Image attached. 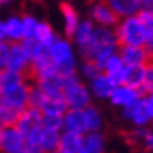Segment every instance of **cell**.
Masks as SVG:
<instances>
[{"label":"cell","mask_w":153,"mask_h":153,"mask_svg":"<svg viewBox=\"0 0 153 153\" xmlns=\"http://www.w3.org/2000/svg\"><path fill=\"white\" fill-rule=\"evenodd\" d=\"M117 48L119 44L114 31L105 27H95L91 42L85 50H81V56L85 58V61H94L103 71L106 61L117 53Z\"/></svg>","instance_id":"6da1fadb"},{"label":"cell","mask_w":153,"mask_h":153,"mask_svg":"<svg viewBox=\"0 0 153 153\" xmlns=\"http://www.w3.org/2000/svg\"><path fill=\"white\" fill-rule=\"evenodd\" d=\"M116 39L119 47H125V45H131V47H144L145 45V34H144V28L139 19L134 16L130 17H123L119 24H117L116 30Z\"/></svg>","instance_id":"7a4b0ae2"},{"label":"cell","mask_w":153,"mask_h":153,"mask_svg":"<svg viewBox=\"0 0 153 153\" xmlns=\"http://www.w3.org/2000/svg\"><path fill=\"white\" fill-rule=\"evenodd\" d=\"M64 80V91L62 97L67 103L69 109H78L83 111L91 105V91L85 86V83H81L76 75L67 76Z\"/></svg>","instance_id":"3957f363"},{"label":"cell","mask_w":153,"mask_h":153,"mask_svg":"<svg viewBox=\"0 0 153 153\" xmlns=\"http://www.w3.org/2000/svg\"><path fill=\"white\" fill-rule=\"evenodd\" d=\"M16 128L25 141L28 139H39V133L42 130V114L39 109L25 108L19 116Z\"/></svg>","instance_id":"277c9868"},{"label":"cell","mask_w":153,"mask_h":153,"mask_svg":"<svg viewBox=\"0 0 153 153\" xmlns=\"http://www.w3.org/2000/svg\"><path fill=\"white\" fill-rule=\"evenodd\" d=\"M122 116L128 119L134 125V128H145L152 122L150 120V113H149V105H147V97H141L137 102L127 108H122Z\"/></svg>","instance_id":"5b68a950"},{"label":"cell","mask_w":153,"mask_h":153,"mask_svg":"<svg viewBox=\"0 0 153 153\" xmlns=\"http://www.w3.org/2000/svg\"><path fill=\"white\" fill-rule=\"evenodd\" d=\"M28 92H30V85L28 83H22V85L16 86L14 89L0 95V105L10 106L17 111H24L28 106Z\"/></svg>","instance_id":"8992f818"},{"label":"cell","mask_w":153,"mask_h":153,"mask_svg":"<svg viewBox=\"0 0 153 153\" xmlns=\"http://www.w3.org/2000/svg\"><path fill=\"white\" fill-rule=\"evenodd\" d=\"M91 17L95 24H99L100 27H105V28L117 27V24L120 22V17L102 0L91 6Z\"/></svg>","instance_id":"52a82bcc"},{"label":"cell","mask_w":153,"mask_h":153,"mask_svg":"<svg viewBox=\"0 0 153 153\" xmlns=\"http://www.w3.org/2000/svg\"><path fill=\"white\" fill-rule=\"evenodd\" d=\"M117 55L120 56L125 66H145L150 61V55L145 47H131V45L119 47Z\"/></svg>","instance_id":"ba28073f"},{"label":"cell","mask_w":153,"mask_h":153,"mask_svg":"<svg viewBox=\"0 0 153 153\" xmlns=\"http://www.w3.org/2000/svg\"><path fill=\"white\" fill-rule=\"evenodd\" d=\"M141 97H144V95L139 91H136V89H131V88L125 86V85H119L114 89V92L109 97V100L114 106L127 108L130 105H133L134 102H137Z\"/></svg>","instance_id":"9c48e42d"},{"label":"cell","mask_w":153,"mask_h":153,"mask_svg":"<svg viewBox=\"0 0 153 153\" xmlns=\"http://www.w3.org/2000/svg\"><path fill=\"white\" fill-rule=\"evenodd\" d=\"M28 66H30V61L27 58L20 42H11V52H10V59H8L6 69L24 75L25 71L28 69Z\"/></svg>","instance_id":"30bf717a"},{"label":"cell","mask_w":153,"mask_h":153,"mask_svg":"<svg viewBox=\"0 0 153 153\" xmlns=\"http://www.w3.org/2000/svg\"><path fill=\"white\" fill-rule=\"evenodd\" d=\"M33 86H36L45 97H61L64 91V80L58 74H55L47 78L38 80Z\"/></svg>","instance_id":"8fae6325"},{"label":"cell","mask_w":153,"mask_h":153,"mask_svg":"<svg viewBox=\"0 0 153 153\" xmlns=\"http://www.w3.org/2000/svg\"><path fill=\"white\" fill-rule=\"evenodd\" d=\"M59 10L62 13V16H64V33H66V38L67 39H74L75 33H76V28H78V25H80L78 13H76V10L69 2H61L59 3Z\"/></svg>","instance_id":"7c38bea8"},{"label":"cell","mask_w":153,"mask_h":153,"mask_svg":"<svg viewBox=\"0 0 153 153\" xmlns=\"http://www.w3.org/2000/svg\"><path fill=\"white\" fill-rule=\"evenodd\" d=\"M64 120V130L66 131H71V133H78L85 136L88 133V128H86V120H85V114L83 111L78 109H69L67 113L62 117Z\"/></svg>","instance_id":"4fadbf2b"},{"label":"cell","mask_w":153,"mask_h":153,"mask_svg":"<svg viewBox=\"0 0 153 153\" xmlns=\"http://www.w3.org/2000/svg\"><path fill=\"white\" fill-rule=\"evenodd\" d=\"M144 78H145V66H127L120 85H125V86L141 92Z\"/></svg>","instance_id":"5bb4252c"},{"label":"cell","mask_w":153,"mask_h":153,"mask_svg":"<svg viewBox=\"0 0 153 153\" xmlns=\"http://www.w3.org/2000/svg\"><path fill=\"white\" fill-rule=\"evenodd\" d=\"M116 88H117V85L103 72L91 81V91L97 99H109Z\"/></svg>","instance_id":"9a60e30c"},{"label":"cell","mask_w":153,"mask_h":153,"mask_svg":"<svg viewBox=\"0 0 153 153\" xmlns=\"http://www.w3.org/2000/svg\"><path fill=\"white\" fill-rule=\"evenodd\" d=\"M39 111L42 116H61L64 117V114L69 111V106L64 100V97H45L42 105L39 106Z\"/></svg>","instance_id":"2e32d148"},{"label":"cell","mask_w":153,"mask_h":153,"mask_svg":"<svg viewBox=\"0 0 153 153\" xmlns=\"http://www.w3.org/2000/svg\"><path fill=\"white\" fill-rule=\"evenodd\" d=\"M83 150V134L64 131L61 133L56 153H80Z\"/></svg>","instance_id":"e0dca14e"},{"label":"cell","mask_w":153,"mask_h":153,"mask_svg":"<svg viewBox=\"0 0 153 153\" xmlns=\"http://www.w3.org/2000/svg\"><path fill=\"white\" fill-rule=\"evenodd\" d=\"M102 2L106 3L109 8L122 19L134 16L136 13L141 10L137 0H102Z\"/></svg>","instance_id":"ac0fdd59"},{"label":"cell","mask_w":153,"mask_h":153,"mask_svg":"<svg viewBox=\"0 0 153 153\" xmlns=\"http://www.w3.org/2000/svg\"><path fill=\"white\" fill-rule=\"evenodd\" d=\"M50 58H52L53 64L56 67L61 66V64H64L66 61L72 59L74 55H72L71 44H69L67 41H64V39H58L50 48Z\"/></svg>","instance_id":"d6986e66"},{"label":"cell","mask_w":153,"mask_h":153,"mask_svg":"<svg viewBox=\"0 0 153 153\" xmlns=\"http://www.w3.org/2000/svg\"><path fill=\"white\" fill-rule=\"evenodd\" d=\"M61 139V131L42 128L39 133V147L44 153H56Z\"/></svg>","instance_id":"ffe728a7"},{"label":"cell","mask_w":153,"mask_h":153,"mask_svg":"<svg viewBox=\"0 0 153 153\" xmlns=\"http://www.w3.org/2000/svg\"><path fill=\"white\" fill-rule=\"evenodd\" d=\"M33 38L36 39L41 45H44V47H47V48H52V45L59 39V38L56 36V33L53 31V28L50 27V24L44 22V20L38 22L36 31H34V36H33Z\"/></svg>","instance_id":"44dd1931"},{"label":"cell","mask_w":153,"mask_h":153,"mask_svg":"<svg viewBox=\"0 0 153 153\" xmlns=\"http://www.w3.org/2000/svg\"><path fill=\"white\" fill-rule=\"evenodd\" d=\"M125 67L127 66L123 64V61L120 59V56L116 53L106 61L105 67H103V74H106L109 78L119 86L122 83V76H123V72H125Z\"/></svg>","instance_id":"7402d4cb"},{"label":"cell","mask_w":153,"mask_h":153,"mask_svg":"<svg viewBox=\"0 0 153 153\" xmlns=\"http://www.w3.org/2000/svg\"><path fill=\"white\" fill-rule=\"evenodd\" d=\"M83 149L89 153H105L106 152V137L103 133H86L83 136Z\"/></svg>","instance_id":"603a6c76"},{"label":"cell","mask_w":153,"mask_h":153,"mask_svg":"<svg viewBox=\"0 0 153 153\" xmlns=\"http://www.w3.org/2000/svg\"><path fill=\"white\" fill-rule=\"evenodd\" d=\"M94 22L92 20H83V22H80L78 28H76V33H75V42L76 45L80 47V52L85 50V48L89 45V42H91L92 39V34H94Z\"/></svg>","instance_id":"cb8c5ba5"},{"label":"cell","mask_w":153,"mask_h":153,"mask_svg":"<svg viewBox=\"0 0 153 153\" xmlns=\"http://www.w3.org/2000/svg\"><path fill=\"white\" fill-rule=\"evenodd\" d=\"M22 83H25L22 74H17V72L5 69V71H2V74H0V95L11 91V89H14L16 86L22 85Z\"/></svg>","instance_id":"d4e9b609"},{"label":"cell","mask_w":153,"mask_h":153,"mask_svg":"<svg viewBox=\"0 0 153 153\" xmlns=\"http://www.w3.org/2000/svg\"><path fill=\"white\" fill-rule=\"evenodd\" d=\"M83 114H85L88 133H97V131L102 130L103 119H102V114H100V111H99L97 106L89 105L88 108L83 109Z\"/></svg>","instance_id":"484cf974"},{"label":"cell","mask_w":153,"mask_h":153,"mask_svg":"<svg viewBox=\"0 0 153 153\" xmlns=\"http://www.w3.org/2000/svg\"><path fill=\"white\" fill-rule=\"evenodd\" d=\"M5 33H6V39H10V42H22L24 41L22 19L10 17L5 22Z\"/></svg>","instance_id":"4316f807"},{"label":"cell","mask_w":153,"mask_h":153,"mask_svg":"<svg viewBox=\"0 0 153 153\" xmlns=\"http://www.w3.org/2000/svg\"><path fill=\"white\" fill-rule=\"evenodd\" d=\"M136 17L139 19L144 34H145V44L149 41H153V11L152 10H139L136 13Z\"/></svg>","instance_id":"83f0119b"},{"label":"cell","mask_w":153,"mask_h":153,"mask_svg":"<svg viewBox=\"0 0 153 153\" xmlns=\"http://www.w3.org/2000/svg\"><path fill=\"white\" fill-rule=\"evenodd\" d=\"M20 113H22V111L13 109V108L5 106V105H0V127H3V128L16 127Z\"/></svg>","instance_id":"f1b7e54d"},{"label":"cell","mask_w":153,"mask_h":153,"mask_svg":"<svg viewBox=\"0 0 153 153\" xmlns=\"http://www.w3.org/2000/svg\"><path fill=\"white\" fill-rule=\"evenodd\" d=\"M153 92V58L145 64V78H144V85L141 89L142 95H149Z\"/></svg>","instance_id":"f546056e"},{"label":"cell","mask_w":153,"mask_h":153,"mask_svg":"<svg viewBox=\"0 0 153 153\" xmlns=\"http://www.w3.org/2000/svg\"><path fill=\"white\" fill-rule=\"evenodd\" d=\"M42 128L61 131L64 128V120L61 116H42Z\"/></svg>","instance_id":"4dcf8cb0"},{"label":"cell","mask_w":153,"mask_h":153,"mask_svg":"<svg viewBox=\"0 0 153 153\" xmlns=\"http://www.w3.org/2000/svg\"><path fill=\"white\" fill-rule=\"evenodd\" d=\"M103 71L95 64L94 61H85L83 62V66H81V74H83V76L85 78H88V80H94V78H97L100 74H102Z\"/></svg>","instance_id":"1f68e13d"},{"label":"cell","mask_w":153,"mask_h":153,"mask_svg":"<svg viewBox=\"0 0 153 153\" xmlns=\"http://www.w3.org/2000/svg\"><path fill=\"white\" fill-rule=\"evenodd\" d=\"M36 25L38 20L33 16H24L22 17V27H24V39H30L34 36V31H36Z\"/></svg>","instance_id":"d6a6232c"},{"label":"cell","mask_w":153,"mask_h":153,"mask_svg":"<svg viewBox=\"0 0 153 153\" xmlns=\"http://www.w3.org/2000/svg\"><path fill=\"white\" fill-rule=\"evenodd\" d=\"M10 52H11V42L10 41H3L0 42V69H6L10 59Z\"/></svg>","instance_id":"836d02e7"},{"label":"cell","mask_w":153,"mask_h":153,"mask_svg":"<svg viewBox=\"0 0 153 153\" xmlns=\"http://www.w3.org/2000/svg\"><path fill=\"white\" fill-rule=\"evenodd\" d=\"M142 147H144V150L145 152H150V153H153V131L150 130L149 131V134L144 137V141H142Z\"/></svg>","instance_id":"e575fe53"},{"label":"cell","mask_w":153,"mask_h":153,"mask_svg":"<svg viewBox=\"0 0 153 153\" xmlns=\"http://www.w3.org/2000/svg\"><path fill=\"white\" fill-rule=\"evenodd\" d=\"M147 97V105H149V113H150V120L153 122V92L145 95Z\"/></svg>","instance_id":"d590c367"},{"label":"cell","mask_w":153,"mask_h":153,"mask_svg":"<svg viewBox=\"0 0 153 153\" xmlns=\"http://www.w3.org/2000/svg\"><path fill=\"white\" fill-rule=\"evenodd\" d=\"M137 2H139L141 10H152V6H153V0H137Z\"/></svg>","instance_id":"8d00e7d4"},{"label":"cell","mask_w":153,"mask_h":153,"mask_svg":"<svg viewBox=\"0 0 153 153\" xmlns=\"http://www.w3.org/2000/svg\"><path fill=\"white\" fill-rule=\"evenodd\" d=\"M6 41V33H5V22H0V42Z\"/></svg>","instance_id":"74e56055"},{"label":"cell","mask_w":153,"mask_h":153,"mask_svg":"<svg viewBox=\"0 0 153 153\" xmlns=\"http://www.w3.org/2000/svg\"><path fill=\"white\" fill-rule=\"evenodd\" d=\"M80 153H89V152H88V150H86V149H83V150H81V152H80Z\"/></svg>","instance_id":"f35d334b"},{"label":"cell","mask_w":153,"mask_h":153,"mask_svg":"<svg viewBox=\"0 0 153 153\" xmlns=\"http://www.w3.org/2000/svg\"><path fill=\"white\" fill-rule=\"evenodd\" d=\"M8 2H11V0H3V3H8Z\"/></svg>","instance_id":"ab89813d"},{"label":"cell","mask_w":153,"mask_h":153,"mask_svg":"<svg viewBox=\"0 0 153 153\" xmlns=\"http://www.w3.org/2000/svg\"><path fill=\"white\" fill-rule=\"evenodd\" d=\"M0 5H3V0H0Z\"/></svg>","instance_id":"60d3db41"},{"label":"cell","mask_w":153,"mask_h":153,"mask_svg":"<svg viewBox=\"0 0 153 153\" xmlns=\"http://www.w3.org/2000/svg\"><path fill=\"white\" fill-rule=\"evenodd\" d=\"M0 74H2V69H0Z\"/></svg>","instance_id":"b9f144b4"},{"label":"cell","mask_w":153,"mask_h":153,"mask_svg":"<svg viewBox=\"0 0 153 153\" xmlns=\"http://www.w3.org/2000/svg\"><path fill=\"white\" fill-rule=\"evenodd\" d=\"M152 11H153V6H152Z\"/></svg>","instance_id":"7bdbcfd3"},{"label":"cell","mask_w":153,"mask_h":153,"mask_svg":"<svg viewBox=\"0 0 153 153\" xmlns=\"http://www.w3.org/2000/svg\"><path fill=\"white\" fill-rule=\"evenodd\" d=\"M142 153H144V152H142Z\"/></svg>","instance_id":"ee69618b"}]
</instances>
